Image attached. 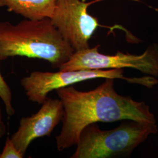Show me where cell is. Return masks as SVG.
I'll return each instance as SVG.
<instances>
[{
	"label": "cell",
	"instance_id": "obj_1",
	"mask_svg": "<svg viewBox=\"0 0 158 158\" xmlns=\"http://www.w3.org/2000/svg\"><path fill=\"white\" fill-rule=\"evenodd\" d=\"M114 82L115 79H105L96 89L87 91L73 85L56 91L64 109L62 130L55 138L58 151L76 145L82 130L91 124L122 120L156 124L149 106L118 94Z\"/></svg>",
	"mask_w": 158,
	"mask_h": 158
},
{
	"label": "cell",
	"instance_id": "obj_2",
	"mask_svg": "<svg viewBox=\"0 0 158 158\" xmlns=\"http://www.w3.org/2000/svg\"><path fill=\"white\" fill-rule=\"evenodd\" d=\"M75 51L51 18L0 23V62L10 57L42 59L59 69Z\"/></svg>",
	"mask_w": 158,
	"mask_h": 158
},
{
	"label": "cell",
	"instance_id": "obj_3",
	"mask_svg": "<svg viewBox=\"0 0 158 158\" xmlns=\"http://www.w3.org/2000/svg\"><path fill=\"white\" fill-rule=\"evenodd\" d=\"M158 132L156 124L126 120L115 128L102 130L97 123L82 130L72 158H108L130 156L151 135Z\"/></svg>",
	"mask_w": 158,
	"mask_h": 158
},
{
	"label": "cell",
	"instance_id": "obj_4",
	"mask_svg": "<svg viewBox=\"0 0 158 158\" xmlns=\"http://www.w3.org/2000/svg\"><path fill=\"white\" fill-rule=\"evenodd\" d=\"M124 69L80 70L56 72L34 71L21 80L29 101L42 104L53 91L73 85L74 84L96 79H122L127 82L142 85L151 89L158 83L156 77L148 76L142 77H127Z\"/></svg>",
	"mask_w": 158,
	"mask_h": 158
},
{
	"label": "cell",
	"instance_id": "obj_5",
	"mask_svg": "<svg viewBox=\"0 0 158 158\" xmlns=\"http://www.w3.org/2000/svg\"><path fill=\"white\" fill-rule=\"evenodd\" d=\"M100 46L75 51L60 70L134 69L148 76L158 77V45L153 44L141 55L118 51L115 55L102 54Z\"/></svg>",
	"mask_w": 158,
	"mask_h": 158
},
{
	"label": "cell",
	"instance_id": "obj_6",
	"mask_svg": "<svg viewBox=\"0 0 158 158\" xmlns=\"http://www.w3.org/2000/svg\"><path fill=\"white\" fill-rule=\"evenodd\" d=\"M90 3L81 0H58L52 22L74 51L89 48V40L99 26L87 12Z\"/></svg>",
	"mask_w": 158,
	"mask_h": 158
},
{
	"label": "cell",
	"instance_id": "obj_7",
	"mask_svg": "<svg viewBox=\"0 0 158 158\" xmlns=\"http://www.w3.org/2000/svg\"><path fill=\"white\" fill-rule=\"evenodd\" d=\"M63 114L60 99L48 97L38 112L21 119L18 130L10 137L12 141L24 156L35 139L51 135L62 121Z\"/></svg>",
	"mask_w": 158,
	"mask_h": 158
},
{
	"label": "cell",
	"instance_id": "obj_8",
	"mask_svg": "<svg viewBox=\"0 0 158 158\" xmlns=\"http://www.w3.org/2000/svg\"><path fill=\"white\" fill-rule=\"evenodd\" d=\"M58 0H0V7L25 19L40 20L53 17Z\"/></svg>",
	"mask_w": 158,
	"mask_h": 158
},
{
	"label": "cell",
	"instance_id": "obj_9",
	"mask_svg": "<svg viewBox=\"0 0 158 158\" xmlns=\"http://www.w3.org/2000/svg\"><path fill=\"white\" fill-rule=\"evenodd\" d=\"M0 99L5 106L6 114L11 117L15 113L12 104V93L10 85L6 82L0 71Z\"/></svg>",
	"mask_w": 158,
	"mask_h": 158
},
{
	"label": "cell",
	"instance_id": "obj_10",
	"mask_svg": "<svg viewBox=\"0 0 158 158\" xmlns=\"http://www.w3.org/2000/svg\"><path fill=\"white\" fill-rule=\"evenodd\" d=\"M24 157L12 141L10 137H7L2 152L0 153V158H23Z\"/></svg>",
	"mask_w": 158,
	"mask_h": 158
},
{
	"label": "cell",
	"instance_id": "obj_11",
	"mask_svg": "<svg viewBox=\"0 0 158 158\" xmlns=\"http://www.w3.org/2000/svg\"><path fill=\"white\" fill-rule=\"evenodd\" d=\"M6 131H7V126L5 121H4L2 108L0 104V142L2 141L4 136L6 135Z\"/></svg>",
	"mask_w": 158,
	"mask_h": 158
}]
</instances>
